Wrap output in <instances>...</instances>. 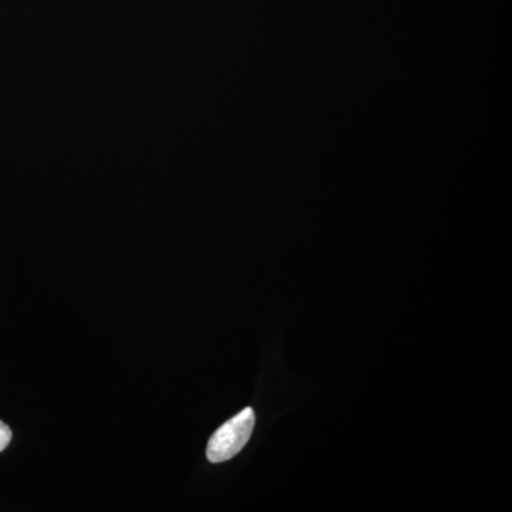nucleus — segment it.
Returning <instances> with one entry per match:
<instances>
[{
  "instance_id": "nucleus-1",
  "label": "nucleus",
  "mask_w": 512,
  "mask_h": 512,
  "mask_svg": "<svg viewBox=\"0 0 512 512\" xmlns=\"http://www.w3.org/2000/svg\"><path fill=\"white\" fill-rule=\"evenodd\" d=\"M255 426V413L251 407L232 417L212 434L207 446V458L211 463H224L237 456L249 439Z\"/></svg>"
},
{
  "instance_id": "nucleus-2",
  "label": "nucleus",
  "mask_w": 512,
  "mask_h": 512,
  "mask_svg": "<svg viewBox=\"0 0 512 512\" xmlns=\"http://www.w3.org/2000/svg\"><path fill=\"white\" fill-rule=\"evenodd\" d=\"M10 440H12V431H10L8 424L0 421V453L9 446Z\"/></svg>"
}]
</instances>
